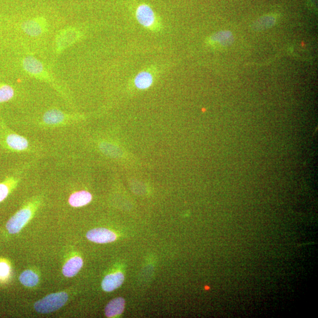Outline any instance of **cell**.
Segmentation results:
<instances>
[{
	"label": "cell",
	"mask_w": 318,
	"mask_h": 318,
	"mask_svg": "<svg viewBox=\"0 0 318 318\" xmlns=\"http://www.w3.org/2000/svg\"><path fill=\"white\" fill-rule=\"evenodd\" d=\"M68 297V294L65 293L50 294L36 302L34 309L40 314L50 313L65 305Z\"/></svg>",
	"instance_id": "cell-1"
},
{
	"label": "cell",
	"mask_w": 318,
	"mask_h": 318,
	"mask_svg": "<svg viewBox=\"0 0 318 318\" xmlns=\"http://www.w3.org/2000/svg\"><path fill=\"white\" fill-rule=\"evenodd\" d=\"M31 215V210L28 208L19 211L7 222L6 227L8 232L11 234L19 232L30 220Z\"/></svg>",
	"instance_id": "cell-2"
},
{
	"label": "cell",
	"mask_w": 318,
	"mask_h": 318,
	"mask_svg": "<svg viewBox=\"0 0 318 318\" xmlns=\"http://www.w3.org/2000/svg\"><path fill=\"white\" fill-rule=\"evenodd\" d=\"M136 17L140 24L144 27L155 30L156 26V18L152 8L146 4H141L137 8Z\"/></svg>",
	"instance_id": "cell-3"
},
{
	"label": "cell",
	"mask_w": 318,
	"mask_h": 318,
	"mask_svg": "<svg viewBox=\"0 0 318 318\" xmlns=\"http://www.w3.org/2000/svg\"><path fill=\"white\" fill-rule=\"evenodd\" d=\"M22 28L27 35L38 37L45 33L47 28V23L45 19L39 17L24 22L22 25Z\"/></svg>",
	"instance_id": "cell-4"
},
{
	"label": "cell",
	"mask_w": 318,
	"mask_h": 318,
	"mask_svg": "<svg viewBox=\"0 0 318 318\" xmlns=\"http://www.w3.org/2000/svg\"><path fill=\"white\" fill-rule=\"evenodd\" d=\"M79 31L73 28L65 29L61 31L56 38V47L58 52H60L74 44L79 39Z\"/></svg>",
	"instance_id": "cell-5"
},
{
	"label": "cell",
	"mask_w": 318,
	"mask_h": 318,
	"mask_svg": "<svg viewBox=\"0 0 318 318\" xmlns=\"http://www.w3.org/2000/svg\"><path fill=\"white\" fill-rule=\"evenodd\" d=\"M87 238L90 241L97 244H108L114 242L116 239V235L112 231L105 228H96L87 233Z\"/></svg>",
	"instance_id": "cell-6"
},
{
	"label": "cell",
	"mask_w": 318,
	"mask_h": 318,
	"mask_svg": "<svg viewBox=\"0 0 318 318\" xmlns=\"http://www.w3.org/2000/svg\"><path fill=\"white\" fill-rule=\"evenodd\" d=\"M23 66L27 73L36 77H45L44 66L35 57L28 56L23 61Z\"/></svg>",
	"instance_id": "cell-7"
},
{
	"label": "cell",
	"mask_w": 318,
	"mask_h": 318,
	"mask_svg": "<svg viewBox=\"0 0 318 318\" xmlns=\"http://www.w3.org/2000/svg\"><path fill=\"white\" fill-rule=\"evenodd\" d=\"M124 280V276L121 273L109 274L103 280L102 289L107 293H111L119 288L123 284Z\"/></svg>",
	"instance_id": "cell-8"
},
{
	"label": "cell",
	"mask_w": 318,
	"mask_h": 318,
	"mask_svg": "<svg viewBox=\"0 0 318 318\" xmlns=\"http://www.w3.org/2000/svg\"><path fill=\"white\" fill-rule=\"evenodd\" d=\"M125 307V300L122 297H116L111 300L105 308V315L108 318H115L123 313Z\"/></svg>",
	"instance_id": "cell-9"
},
{
	"label": "cell",
	"mask_w": 318,
	"mask_h": 318,
	"mask_svg": "<svg viewBox=\"0 0 318 318\" xmlns=\"http://www.w3.org/2000/svg\"><path fill=\"white\" fill-rule=\"evenodd\" d=\"M83 264V259L75 256L69 260L63 268V273L66 277H73L79 273Z\"/></svg>",
	"instance_id": "cell-10"
},
{
	"label": "cell",
	"mask_w": 318,
	"mask_h": 318,
	"mask_svg": "<svg viewBox=\"0 0 318 318\" xmlns=\"http://www.w3.org/2000/svg\"><path fill=\"white\" fill-rule=\"evenodd\" d=\"M92 200V196L87 191H80L70 196L68 202L71 206L79 207L85 206Z\"/></svg>",
	"instance_id": "cell-11"
},
{
	"label": "cell",
	"mask_w": 318,
	"mask_h": 318,
	"mask_svg": "<svg viewBox=\"0 0 318 318\" xmlns=\"http://www.w3.org/2000/svg\"><path fill=\"white\" fill-rule=\"evenodd\" d=\"M6 143L11 149L17 151H23L28 148V140L24 137L16 134L8 135L6 137Z\"/></svg>",
	"instance_id": "cell-12"
},
{
	"label": "cell",
	"mask_w": 318,
	"mask_h": 318,
	"mask_svg": "<svg viewBox=\"0 0 318 318\" xmlns=\"http://www.w3.org/2000/svg\"><path fill=\"white\" fill-rule=\"evenodd\" d=\"M153 83V76L151 73L147 71H141L135 77L134 84L139 90H146L150 88Z\"/></svg>",
	"instance_id": "cell-13"
},
{
	"label": "cell",
	"mask_w": 318,
	"mask_h": 318,
	"mask_svg": "<svg viewBox=\"0 0 318 318\" xmlns=\"http://www.w3.org/2000/svg\"><path fill=\"white\" fill-rule=\"evenodd\" d=\"M66 119V115L63 112L56 109L50 110L46 112L43 116V121L49 125H57L63 122Z\"/></svg>",
	"instance_id": "cell-14"
},
{
	"label": "cell",
	"mask_w": 318,
	"mask_h": 318,
	"mask_svg": "<svg viewBox=\"0 0 318 318\" xmlns=\"http://www.w3.org/2000/svg\"><path fill=\"white\" fill-rule=\"evenodd\" d=\"M39 277L33 271L27 270L22 273L20 276V281L27 287H33L39 282Z\"/></svg>",
	"instance_id": "cell-15"
},
{
	"label": "cell",
	"mask_w": 318,
	"mask_h": 318,
	"mask_svg": "<svg viewBox=\"0 0 318 318\" xmlns=\"http://www.w3.org/2000/svg\"><path fill=\"white\" fill-rule=\"evenodd\" d=\"M14 91L8 85L0 86V103L8 102L14 97Z\"/></svg>",
	"instance_id": "cell-16"
},
{
	"label": "cell",
	"mask_w": 318,
	"mask_h": 318,
	"mask_svg": "<svg viewBox=\"0 0 318 318\" xmlns=\"http://www.w3.org/2000/svg\"><path fill=\"white\" fill-rule=\"evenodd\" d=\"M10 181L0 183V202L3 201L7 197L10 192L9 184Z\"/></svg>",
	"instance_id": "cell-17"
},
{
	"label": "cell",
	"mask_w": 318,
	"mask_h": 318,
	"mask_svg": "<svg viewBox=\"0 0 318 318\" xmlns=\"http://www.w3.org/2000/svg\"><path fill=\"white\" fill-rule=\"evenodd\" d=\"M10 267L6 263L0 262V277H7L10 273Z\"/></svg>",
	"instance_id": "cell-18"
}]
</instances>
